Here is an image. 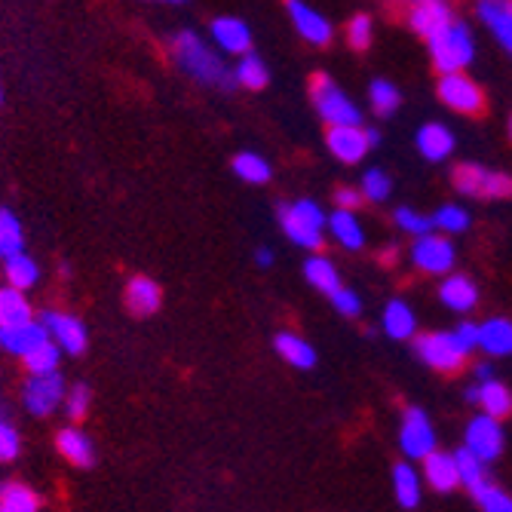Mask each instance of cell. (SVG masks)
Instances as JSON below:
<instances>
[{
	"label": "cell",
	"instance_id": "ac0fdd59",
	"mask_svg": "<svg viewBox=\"0 0 512 512\" xmlns=\"http://www.w3.org/2000/svg\"><path fill=\"white\" fill-rule=\"evenodd\" d=\"M451 7L445 4V0H414V7H411V31L417 37H433L436 31H442L448 22H451Z\"/></svg>",
	"mask_w": 512,
	"mask_h": 512
},
{
	"label": "cell",
	"instance_id": "cb8c5ba5",
	"mask_svg": "<svg viewBox=\"0 0 512 512\" xmlns=\"http://www.w3.org/2000/svg\"><path fill=\"white\" fill-rule=\"evenodd\" d=\"M56 448L71 463V467H77V470H89L92 463H96V445H92V439L86 433H80L77 427L62 430L56 436Z\"/></svg>",
	"mask_w": 512,
	"mask_h": 512
},
{
	"label": "cell",
	"instance_id": "9c48e42d",
	"mask_svg": "<svg viewBox=\"0 0 512 512\" xmlns=\"http://www.w3.org/2000/svg\"><path fill=\"white\" fill-rule=\"evenodd\" d=\"M65 393H68V387L59 371H43V375H31V381L22 390V399L34 417H50L59 408V402L65 399Z\"/></svg>",
	"mask_w": 512,
	"mask_h": 512
},
{
	"label": "cell",
	"instance_id": "ee69618b",
	"mask_svg": "<svg viewBox=\"0 0 512 512\" xmlns=\"http://www.w3.org/2000/svg\"><path fill=\"white\" fill-rule=\"evenodd\" d=\"M89 402H92V393H89V387H86V384H74V387L65 393V408H68V417H71L74 424H77V421H83V417H86Z\"/></svg>",
	"mask_w": 512,
	"mask_h": 512
},
{
	"label": "cell",
	"instance_id": "3957f363",
	"mask_svg": "<svg viewBox=\"0 0 512 512\" xmlns=\"http://www.w3.org/2000/svg\"><path fill=\"white\" fill-rule=\"evenodd\" d=\"M427 46H430V56H433V65L439 74L463 71L476 56V43H473L470 28L463 22H454V19L442 31H436L433 37H427Z\"/></svg>",
	"mask_w": 512,
	"mask_h": 512
},
{
	"label": "cell",
	"instance_id": "8d00e7d4",
	"mask_svg": "<svg viewBox=\"0 0 512 512\" xmlns=\"http://www.w3.org/2000/svg\"><path fill=\"white\" fill-rule=\"evenodd\" d=\"M59 356H62L59 344H53L50 338H46L31 353H25L22 359H25V368L31 371V375H43V371H56L59 368Z\"/></svg>",
	"mask_w": 512,
	"mask_h": 512
},
{
	"label": "cell",
	"instance_id": "bcb514c9",
	"mask_svg": "<svg viewBox=\"0 0 512 512\" xmlns=\"http://www.w3.org/2000/svg\"><path fill=\"white\" fill-rule=\"evenodd\" d=\"M19 448H22L19 433H16L7 421H0V463L16 460V457H19Z\"/></svg>",
	"mask_w": 512,
	"mask_h": 512
},
{
	"label": "cell",
	"instance_id": "7c38bea8",
	"mask_svg": "<svg viewBox=\"0 0 512 512\" xmlns=\"http://www.w3.org/2000/svg\"><path fill=\"white\" fill-rule=\"evenodd\" d=\"M286 7H289V19H292L295 31L307 43H313V46H329L332 43V25L322 13L307 7L304 0H286Z\"/></svg>",
	"mask_w": 512,
	"mask_h": 512
},
{
	"label": "cell",
	"instance_id": "d590c367",
	"mask_svg": "<svg viewBox=\"0 0 512 512\" xmlns=\"http://www.w3.org/2000/svg\"><path fill=\"white\" fill-rule=\"evenodd\" d=\"M470 494H473V500L485 512H512V497L503 488H497L494 482H488V479H482L479 485H473Z\"/></svg>",
	"mask_w": 512,
	"mask_h": 512
},
{
	"label": "cell",
	"instance_id": "30bf717a",
	"mask_svg": "<svg viewBox=\"0 0 512 512\" xmlns=\"http://www.w3.org/2000/svg\"><path fill=\"white\" fill-rule=\"evenodd\" d=\"M463 448L473 451L479 460L491 463L500 457L503 451V427H500V417H491V414H479L467 424V439H463Z\"/></svg>",
	"mask_w": 512,
	"mask_h": 512
},
{
	"label": "cell",
	"instance_id": "e575fe53",
	"mask_svg": "<svg viewBox=\"0 0 512 512\" xmlns=\"http://www.w3.org/2000/svg\"><path fill=\"white\" fill-rule=\"evenodd\" d=\"M399 89L390 83V80H375L368 86V105L378 117H393L396 108H399Z\"/></svg>",
	"mask_w": 512,
	"mask_h": 512
},
{
	"label": "cell",
	"instance_id": "836d02e7",
	"mask_svg": "<svg viewBox=\"0 0 512 512\" xmlns=\"http://www.w3.org/2000/svg\"><path fill=\"white\" fill-rule=\"evenodd\" d=\"M31 319V304L25 301L22 289H4L0 292V325H16Z\"/></svg>",
	"mask_w": 512,
	"mask_h": 512
},
{
	"label": "cell",
	"instance_id": "f1b7e54d",
	"mask_svg": "<svg viewBox=\"0 0 512 512\" xmlns=\"http://www.w3.org/2000/svg\"><path fill=\"white\" fill-rule=\"evenodd\" d=\"M304 276H307V283L313 289H319L322 295H332L341 289V273L338 267L329 261V258H322V255H313L304 261Z\"/></svg>",
	"mask_w": 512,
	"mask_h": 512
},
{
	"label": "cell",
	"instance_id": "60d3db41",
	"mask_svg": "<svg viewBox=\"0 0 512 512\" xmlns=\"http://www.w3.org/2000/svg\"><path fill=\"white\" fill-rule=\"evenodd\" d=\"M454 460H457L460 485H467V491H470L473 485H479L482 479H488V476H485V460H479V457H476L473 451L460 448V451L454 454Z\"/></svg>",
	"mask_w": 512,
	"mask_h": 512
},
{
	"label": "cell",
	"instance_id": "4316f807",
	"mask_svg": "<svg viewBox=\"0 0 512 512\" xmlns=\"http://www.w3.org/2000/svg\"><path fill=\"white\" fill-rule=\"evenodd\" d=\"M479 350L488 356H509L512 353V319H488L479 325Z\"/></svg>",
	"mask_w": 512,
	"mask_h": 512
},
{
	"label": "cell",
	"instance_id": "8992f818",
	"mask_svg": "<svg viewBox=\"0 0 512 512\" xmlns=\"http://www.w3.org/2000/svg\"><path fill=\"white\" fill-rule=\"evenodd\" d=\"M414 350L421 356L430 368L442 371V375H451V371H460V365L467 362V350L457 341L454 332H427V335H417Z\"/></svg>",
	"mask_w": 512,
	"mask_h": 512
},
{
	"label": "cell",
	"instance_id": "d6a6232c",
	"mask_svg": "<svg viewBox=\"0 0 512 512\" xmlns=\"http://www.w3.org/2000/svg\"><path fill=\"white\" fill-rule=\"evenodd\" d=\"M25 249V230L22 221L10 212V209H0V258L16 255Z\"/></svg>",
	"mask_w": 512,
	"mask_h": 512
},
{
	"label": "cell",
	"instance_id": "f5cc1de1",
	"mask_svg": "<svg viewBox=\"0 0 512 512\" xmlns=\"http://www.w3.org/2000/svg\"><path fill=\"white\" fill-rule=\"evenodd\" d=\"M368 142H371V148H375L381 142V132L378 129H368Z\"/></svg>",
	"mask_w": 512,
	"mask_h": 512
},
{
	"label": "cell",
	"instance_id": "4dcf8cb0",
	"mask_svg": "<svg viewBox=\"0 0 512 512\" xmlns=\"http://www.w3.org/2000/svg\"><path fill=\"white\" fill-rule=\"evenodd\" d=\"M43 503L40 497L22 485V482H4L0 485V512H37Z\"/></svg>",
	"mask_w": 512,
	"mask_h": 512
},
{
	"label": "cell",
	"instance_id": "d4e9b609",
	"mask_svg": "<svg viewBox=\"0 0 512 512\" xmlns=\"http://www.w3.org/2000/svg\"><path fill=\"white\" fill-rule=\"evenodd\" d=\"M332 230V237L338 246H344L347 252H359L365 246V230L359 224V218L353 215V209H338L329 215V224H325Z\"/></svg>",
	"mask_w": 512,
	"mask_h": 512
},
{
	"label": "cell",
	"instance_id": "83f0119b",
	"mask_svg": "<svg viewBox=\"0 0 512 512\" xmlns=\"http://www.w3.org/2000/svg\"><path fill=\"white\" fill-rule=\"evenodd\" d=\"M273 347H276V353L283 356L292 368L307 371V368L316 365V350H313L304 338H298V335H292V332H279V335L273 338Z\"/></svg>",
	"mask_w": 512,
	"mask_h": 512
},
{
	"label": "cell",
	"instance_id": "b9f144b4",
	"mask_svg": "<svg viewBox=\"0 0 512 512\" xmlns=\"http://www.w3.org/2000/svg\"><path fill=\"white\" fill-rule=\"evenodd\" d=\"M433 227H442L445 234H463V230L470 227V212L463 209V206L448 203V206H442V209L433 215Z\"/></svg>",
	"mask_w": 512,
	"mask_h": 512
},
{
	"label": "cell",
	"instance_id": "6da1fadb",
	"mask_svg": "<svg viewBox=\"0 0 512 512\" xmlns=\"http://www.w3.org/2000/svg\"><path fill=\"white\" fill-rule=\"evenodd\" d=\"M172 56H175V62H178V68L184 74H191L200 83L224 86V89H230L237 83L234 71L224 65V59L215 50H209V46L191 31H181V34L172 37Z\"/></svg>",
	"mask_w": 512,
	"mask_h": 512
},
{
	"label": "cell",
	"instance_id": "db71d44e",
	"mask_svg": "<svg viewBox=\"0 0 512 512\" xmlns=\"http://www.w3.org/2000/svg\"><path fill=\"white\" fill-rule=\"evenodd\" d=\"M163 4H184V0H163Z\"/></svg>",
	"mask_w": 512,
	"mask_h": 512
},
{
	"label": "cell",
	"instance_id": "7dc6e473",
	"mask_svg": "<svg viewBox=\"0 0 512 512\" xmlns=\"http://www.w3.org/2000/svg\"><path fill=\"white\" fill-rule=\"evenodd\" d=\"M332 298V304H335V310L341 313V316H347V319H353V316H359L362 313V301H359V295L353 292V289H338V292H332L329 295Z\"/></svg>",
	"mask_w": 512,
	"mask_h": 512
},
{
	"label": "cell",
	"instance_id": "11a10c76",
	"mask_svg": "<svg viewBox=\"0 0 512 512\" xmlns=\"http://www.w3.org/2000/svg\"><path fill=\"white\" fill-rule=\"evenodd\" d=\"M509 135H512V117H509Z\"/></svg>",
	"mask_w": 512,
	"mask_h": 512
},
{
	"label": "cell",
	"instance_id": "9a60e30c",
	"mask_svg": "<svg viewBox=\"0 0 512 512\" xmlns=\"http://www.w3.org/2000/svg\"><path fill=\"white\" fill-rule=\"evenodd\" d=\"M476 13L497 43L512 56V0H479Z\"/></svg>",
	"mask_w": 512,
	"mask_h": 512
},
{
	"label": "cell",
	"instance_id": "f35d334b",
	"mask_svg": "<svg viewBox=\"0 0 512 512\" xmlns=\"http://www.w3.org/2000/svg\"><path fill=\"white\" fill-rule=\"evenodd\" d=\"M234 77H237V83H240V86H246V89H264V86L270 83V71H267V65H264L258 56H252V53H246V56L240 59V65H237Z\"/></svg>",
	"mask_w": 512,
	"mask_h": 512
},
{
	"label": "cell",
	"instance_id": "f546056e",
	"mask_svg": "<svg viewBox=\"0 0 512 512\" xmlns=\"http://www.w3.org/2000/svg\"><path fill=\"white\" fill-rule=\"evenodd\" d=\"M393 494L402 509H417V503H421V476L411 463H396L393 467Z\"/></svg>",
	"mask_w": 512,
	"mask_h": 512
},
{
	"label": "cell",
	"instance_id": "7bdbcfd3",
	"mask_svg": "<svg viewBox=\"0 0 512 512\" xmlns=\"http://www.w3.org/2000/svg\"><path fill=\"white\" fill-rule=\"evenodd\" d=\"M396 227H402L411 237H421V234H427V230H433V218L402 206V209H396Z\"/></svg>",
	"mask_w": 512,
	"mask_h": 512
},
{
	"label": "cell",
	"instance_id": "7a4b0ae2",
	"mask_svg": "<svg viewBox=\"0 0 512 512\" xmlns=\"http://www.w3.org/2000/svg\"><path fill=\"white\" fill-rule=\"evenodd\" d=\"M279 224H283L286 237L307 249V252H319L322 240H325V224H329V215L322 212L319 203L313 200H298V203H286L279 206Z\"/></svg>",
	"mask_w": 512,
	"mask_h": 512
},
{
	"label": "cell",
	"instance_id": "ab89813d",
	"mask_svg": "<svg viewBox=\"0 0 512 512\" xmlns=\"http://www.w3.org/2000/svg\"><path fill=\"white\" fill-rule=\"evenodd\" d=\"M393 194V178L384 169H368L362 175V197L368 203H384Z\"/></svg>",
	"mask_w": 512,
	"mask_h": 512
},
{
	"label": "cell",
	"instance_id": "ffe728a7",
	"mask_svg": "<svg viewBox=\"0 0 512 512\" xmlns=\"http://www.w3.org/2000/svg\"><path fill=\"white\" fill-rule=\"evenodd\" d=\"M163 289L154 283L151 276H132L126 283V307L135 316H154L160 310Z\"/></svg>",
	"mask_w": 512,
	"mask_h": 512
},
{
	"label": "cell",
	"instance_id": "816d5d0a",
	"mask_svg": "<svg viewBox=\"0 0 512 512\" xmlns=\"http://www.w3.org/2000/svg\"><path fill=\"white\" fill-rule=\"evenodd\" d=\"M255 261H258V267H270L273 264V252L270 249H258Z\"/></svg>",
	"mask_w": 512,
	"mask_h": 512
},
{
	"label": "cell",
	"instance_id": "74e56055",
	"mask_svg": "<svg viewBox=\"0 0 512 512\" xmlns=\"http://www.w3.org/2000/svg\"><path fill=\"white\" fill-rule=\"evenodd\" d=\"M234 172H237V178H243L249 184H267L270 181V163L252 151H243L234 157Z\"/></svg>",
	"mask_w": 512,
	"mask_h": 512
},
{
	"label": "cell",
	"instance_id": "1f68e13d",
	"mask_svg": "<svg viewBox=\"0 0 512 512\" xmlns=\"http://www.w3.org/2000/svg\"><path fill=\"white\" fill-rule=\"evenodd\" d=\"M4 276L10 279V286H13V289L28 292V289L37 283L40 270H37L34 258H28L25 252H16V255H7V258H4Z\"/></svg>",
	"mask_w": 512,
	"mask_h": 512
},
{
	"label": "cell",
	"instance_id": "484cf974",
	"mask_svg": "<svg viewBox=\"0 0 512 512\" xmlns=\"http://www.w3.org/2000/svg\"><path fill=\"white\" fill-rule=\"evenodd\" d=\"M381 325H384L387 338H393V341H411V338L417 335V316H414V310H411L405 301H399V298H393V301L384 307Z\"/></svg>",
	"mask_w": 512,
	"mask_h": 512
},
{
	"label": "cell",
	"instance_id": "603a6c76",
	"mask_svg": "<svg viewBox=\"0 0 512 512\" xmlns=\"http://www.w3.org/2000/svg\"><path fill=\"white\" fill-rule=\"evenodd\" d=\"M417 151L430 163H442L454 154V132L445 123H427L417 129Z\"/></svg>",
	"mask_w": 512,
	"mask_h": 512
},
{
	"label": "cell",
	"instance_id": "5b68a950",
	"mask_svg": "<svg viewBox=\"0 0 512 512\" xmlns=\"http://www.w3.org/2000/svg\"><path fill=\"white\" fill-rule=\"evenodd\" d=\"M454 188L463 197H476V200H503L512 197V178L503 172H494L479 163H460L454 169Z\"/></svg>",
	"mask_w": 512,
	"mask_h": 512
},
{
	"label": "cell",
	"instance_id": "52a82bcc",
	"mask_svg": "<svg viewBox=\"0 0 512 512\" xmlns=\"http://www.w3.org/2000/svg\"><path fill=\"white\" fill-rule=\"evenodd\" d=\"M439 99L457 114H482L485 92L476 80H470L463 71H448L439 80Z\"/></svg>",
	"mask_w": 512,
	"mask_h": 512
},
{
	"label": "cell",
	"instance_id": "2e32d148",
	"mask_svg": "<svg viewBox=\"0 0 512 512\" xmlns=\"http://www.w3.org/2000/svg\"><path fill=\"white\" fill-rule=\"evenodd\" d=\"M46 338H50V332H46V325L40 322H16V325H0V347H4L7 353L13 356H25L31 353L37 344H43Z\"/></svg>",
	"mask_w": 512,
	"mask_h": 512
},
{
	"label": "cell",
	"instance_id": "e0dca14e",
	"mask_svg": "<svg viewBox=\"0 0 512 512\" xmlns=\"http://www.w3.org/2000/svg\"><path fill=\"white\" fill-rule=\"evenodd\" d=\"M212 40L221 46V53H230V56H246L252 50L249 25L234 16H221L212 22Z\"/></svg>",
	"mask_w": 512,
	"mask_h": 512
},
{
	"label": "cell",
	"instance_id": "4fadbf2b",
	"mask_svg": "<svg viewBox=\"0 0 512 512\" xmlns=\"http://www.w3.org/2000/svg\"><path fill=\"white\" fill-rule=\"evenodd\" d=\"M325 145H329V151L341 160V163H359L371 142H368V132L356 126H332L329 135H325Z\"/></svg>",
	"mask_w": 512,
	"mask_h": 512
},
{
	"label": "cell",
	"instance_id": "f6af8a7d",
	"mask_svg": "<svg viewBox=\"0 0 512 512\" xmlns=\"http://www.w3.org/2000/svg\"><path fill=\"white\" fill-rule=\"evenodd\" d=\"M347 43L353 46L356 53L368 50L371 46V19L368 16H353L347 25Z\"/></svg>",
	"mask_w": 512,
	"mask_h": 512
},
{
	"label": "cell",
	"instance_id": "9f6ffc18",
	"mask_svg": "<svg viewBox=\"0 0 512 512\" xmlns=\"http://www.w3.org/2000/svg\"><path fill=\"white\" fill-rule=\"evenodd\" d=\"M0 102H4V89H0Z\"/></svg>",
	"mask_w": 512,
	"mask_h": 512
},
{
	"label": "cell",
	"instance_id": "c3c4849f",
	"mask_svg": "<svg viewBox=\"0 0 512 512\" xmlns=\"http://www.w3.org/2000/svg\"><path fill=\"white\" fill-rule=\"evenodd\" d=\"M454 335H457V341L463 344V350H467V353L479 347V325L476 322H460L454 329Z\"/></svg>",
	"mask_w": 512,
	"mask_h": 512
},
{
	"label": "cell",
	"instance_id": "44dd1931",
	"mask_svg": "<svg viewBox=\"0 0 512 512\" xmlns=\"http://www.w3.org/2000/svg\"><path fill=\"white\" fill-rule=\"evenodd\" d=\"M424 479L430 482L433 491L451 494V491L460 485V473H457V460H454V454L430 451V454L424 457Z\"/></svg>",
	"mask_w": 512,
	"mask_h": 512
},
{
	"label": "cell",
	"instance_id": "5bb4252c",
	"mask_svg": "<svg viewBox=\"0 0 512 512\" xmlns=\"http://www.w3.org/2000/svg\"><path fill=\"white\" fill-rule=\"evenodd\" d=\"M43 325H46V332H50L56 338V344L74 356H80L86 350V329H83V322L68 316V313H59V310H46L43 313Z\"/></svg>",
	"mask_w": 512,
	"mask_h": 512
},
{
	"label": "cell",
	"instance_id": "d6986e66",
	"mask_svg": "<svg viewBox=\"0 0 512 512\" xmlns=\"http://www.w3.org/2000/svg\"><path fill=\"white\" fill-rule=\"evenodd\" d=\"M467 402L482 405V411H485V414L500 417V421H503V417H509V414H512V393H509V387H506V384H500V381H494V378L473 384V387L467 390Z\"/></svg>",
	"mask_w": 512,
	"mask_h": 512
},
{
	"label": "cell",
	"instance_id": "ba28073f",
	"mask_svg": "<svg viewBox=\"0 0 512 512\" xmlns=\"http://www.w3.org/2000/svg\"><path fill=\"white\" fill-rule=\"evenodd\" d=\"M399 448L408 460H424L430 451H436V430H433L424 408H408L402 414Z\"/></svg>",
	"mask_w": 512,
	"mask_h": 512
},
{
	"label": "cell",
	"instance_id": "277c9868",
	"mask_svg": "<svg viewBox=\"0 0 512 512\" xmlns=\"http://www.w3.org/2000/svg\"><path fill=\"white\" fill-rule=\"evenodd\" d=\"M310 96H313V105H316L319 117L329 126H356V123H362V114L353 105V99L347 96L344 89H338V83L329 74H316L313 77Z\"/></svg>",
	"mask_w": 512,
	"mask_h": 512
},
{
	"label": "cell",
	"instance_id": "681fc988",
	"mask_svg": "<svg viewBox=\"0 0 512 512\" xmlns=\"http://www.w3.org/2000/svg\"><path fill=\"white\" fill-rule=\"evenodd\" d=\"M362 191H353V188H338L335 191V203H338V209H359L362 206Z\"/></svg>",
	"mask_w": 512,
	"mask_h": 512
},
{
	"label": "cell",
	"instance_id": "7402d4cb",
	"mask_svg": "<svg viewBox=\"0 0 512 512\" xmlns=\"http://www.w3.org/2000/svg\"><path fill=\"white\" fill-rule=\"evenodd\" d=\"M439 298L454 313H470L479 304V289L470 276L454 273V276H445V283L439 286Z\"/></svg>",
	"mask_w": 512,
	"mask_h": 512
},
{
	"label": "cell",
	"instance_id": "8fae6325",
	"mask_svg": "<svg viewBox=\"0 0 512 512\" xmlns=\"http://www.w3.org/2000/svg\"><path fill=\"white\" fill-rule=\"evenodd\" d=\"M454 246L451 240L433 234V230H427V234L414 237V246H411V261L414 267H421L424 273H448L454 267Z\"/></svg>",
	"mask_w": 512,
	"mask_h": 512
},
{
	"label": "cell",
	"instance_id": "f907efd6",
	"mask_svg": "<svg viewBox=\"0 0 512 512\" xmlns=\"http://www.w3.org/2000/svg\"><path fill=\"white\" fill-rule=\"evenodd\" d=\"M488 378H494V365L491 362H479L476 365V381H488Z\"/></svg>",
	"mask_w": 512,
	"mask_h": 512
}]
</instances>
